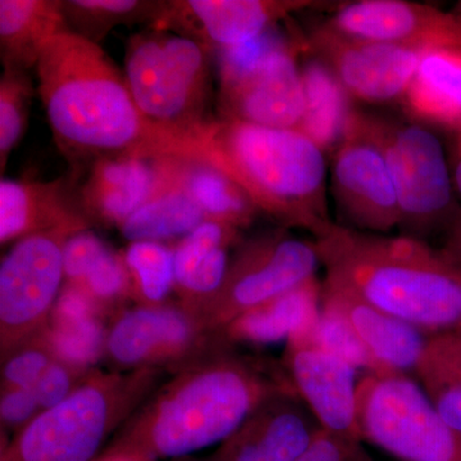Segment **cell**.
<instances>
[{
    "instance_id": "cell-1",
    "label": "cell",
    "mask_w": 461,
    "mask_h": 461,
    "mask_svg": "<svg viewBox=\"0 0 461 461\" xmlns=\"http://www.w3.org/2000/svg\"><path fill=\"white\" fill-rule=\"evenodd\" d=\"M54 141L74 169L108 157L209 160L198 142L160 130L141 113L124 75L100 45L71 32L47 45L36 65Z\"/></svg>"
},
{
    "instance_id": "cell-2",
    "label": "cell",
    "mask_w": 461,
    "mask_h": 461,
    "mask_svg": "<svg viewBox=\"0 0 461 461\" xmlns=\"http://www.w3.org/2000/svg\"><path fill=\"white\" fill-rule=\"evenodd\" d=\"M221 341L154 390L105 453L175 459L223 444L262 403L296 393L286 371Z\"/></svg>"
},
{
    "instance_id": "cell-3",
    "label": "cell",
    "mask_w": 461,
    "mask_h": 461,
    "mask_svg": "<svg viewBox=\"0 0 461 461\" xmlns=\"http://www.w3.org/2000/svg\"><path fill=\"white\" fill-rule=\"evenodd\" d=\"M327 286L350 294L429 336L461 324V269L411 236L335 223L314 240Z\"/></svg>"
},
{
    "instance_id": "cell-4",
    "label": "cell",
    "mask_w": 461,
    "mask_h": 461,
    "mask_svg": "<svg viewBox=\"0 0 461 461\" xmlns=\"http://www.w3.org/2000/svg\"><path fill=\"white\" fill-rule=\"evenodd\" d=\"M206 149L212 165L282 229L305 230L317 240L335 224L327 204L323 150L304 133L221 118Z\"/></svg>"
},
{
    "instance_id": "cell-5",
    "label": "cell",
    "mask_w": 461,
    "mask_h": 461,
    "mask_svg": "<svg viewBox=\"0 0 461 461\" xmlns=\"http://www.w3.org/2000/svg\"><path fill=\"white\" fill-rule=\"evenodd\" d=\"M160 369H93L62 402L45 409L2 445L0 461H94L105 439L156 390Z\"/></svg>"
},
{
    "instance_id": "cell-6",
    "label": "cell",
    "mask_w": 461,
    "mask_h": 461,
    "mask_svg": "<svg viewBox=\"0 0 461 461\" xmlns=\"http://www.w3.org/2000/svg\"><path fill=\"white\" fill-rule=\"evenodd\" d=\"M124 80L148 121L206 149L215 122L208 117L211 51L178 33L149 26L127 41Z\"/></svg>"
},
{
    "instance_id": "cell-7",
    "label": "cell",
    "mask_w": 461,
    "mask_h": 461,
    "mask_svg": "<svg viewBox=\"0 0 461 461\" xmlns=\"http://www.w3.org/2000/svg\"><path fill=\"white\" fill-rule=\"evenodd\" d=\"M357 421L363 442L397 460L461 461L460 433L406 373H366L357 381Z\"/></svg>"
},
{
    "instance_id": "cell-8",
    "label": "cell",
    "mask_w": 461,
    "mask_h": 461,
    "mask_svg": "<svg viewBox=\"0 0 461 461\" xmlns=\"http://www.w3.org/2000/svg\"><path fill=\"white\" fill-rule=\"evenodd\" d=\"M320 264L314 240L297 238L287 229L256 236L240 245L222 287L196 318L209 335H220L240 315L314 278Z\"/></svg>"
},
{
    "instance_id": "cell-9",
    "label": "cell",
    "mask_w": 461,
    "mask_h": 461,
    "mask_svg": "<svg viewBox=\"0 0 461 461\" xmlns=\"http://www.w3.org/2000/svg\"><path fill=\"white\" fill-rule=\"evenodd\" d=\"M359 120L386 159L399 198L402 235L423 240L451 217L454 204L441 142L415 124L364 113H359Z\"/></svg>"
},
{
    "instance_id": "cell-10",
    "label": "cell",
    "mask_w": 461,
    "mask_h": 461,
    "mask_svg": "<svg viewBox=\"0 0 461 461\" xmlns=\"http://www.w3.org/2000/svg\"><path fill=\"white\" fill-rule=\"evenodd\" d=\"M90 227L72 224L14 242L0 264V353L7 357L36 338L50 321L63 285V249Z\"/></svg>"
},
{
    "instance_id": "cell-11",
    "label": "cell",
    "mask_w": 461,
    "mask_h": 461,
    "mask_svg": "<svg viewBox=\"0 0 461 461\" xmlns=\"http://www.w3.org/2000/svg\"><path fill=\"white\" fill-rule=\"evenodd\" d=\"M220 342L181 304L136 305L113 318L105 336L104 357L122 372L165 366L181 369Z\"/></svg>"
},
{
    "instance_id": "cell-12",
    "label": "cell",
    "mask_w": 461,
    "mask_h": 461,
    "mask_svg": "<svg viewBox=\"0 0 461 461\" xmlns=\"http://www.w3.org/2000/svg\"><path fill=\"white\" fill-rule=\"evenodd\" d=\"M333 196L350 229L388 235L402 222L399 198L384 153L351 112L330 167Z\"/></svg>"
},
{
    "instance_id": "cell-13",
    "label": "cell",
    "mask_w": 461,
    "mask_h": 461,
    "mask_svg": "<svg viewBox=\"0 0 461 461\" xmlns=\"http://www.w3.org/2000/svg\"><path fill=\"white\" fill-rule=\"evenodd\" d=\"M313 324L287 339L285 371L321 429L362 441L357 421V368L314 339Z\"/></svg>"
},
{
    "instance_id": "cell-14",
    "label": "cell",
    "mask_w": 461,
    "mask_h": 461,
    "mask_svg": "<svg viewBox=\"0 0 461 461\" xmlns=\"http://www.w3.org/2000/svg\"><path fill=\"white\" fill-rule=\"evenodd\" d=\"M309 45L323 58L348 95L369 103L405 95L423 53L402 45L348 38L327 25L313 33Z\"/></svg>"
},
{
    "instance_id": "cell-15",
    "label": "cell",
    "mask_w": 461,
    "mask_h": 461,
    "mask_svg": "<svg viewBox=\"0 0 461 461\" xmlns=\"http://www.w3.org/2000/svg\"><path fill=\"white\" fill-rule=\"evenodd\" d=\"M187 158L108 157L78 173V208L87 222L122 226L175 177ZM75 172V171H74Z\"/></svg>"
},
{
    "instance_id": "cell-16",
    "label": "cell",
    "mask_w": 461,
    "mask_h": 461,
    "mask_svg": "<svg viewBox=\"0 0 461 461\" xmlns=\"http://www.w3.org/2000/svg\"><path fill=\"white\" fill-rule=\"evenodd\" d=\"M327 26L359 41L387 42L421 51L461 50V14L405 0L346 3Z\"/></svg>"
},
{
    "instance_id": "cell-17",
    "label": "cell",
    "mask_w": 461,
    "mask_h": 461,
    "mask_svg": "<svg viewBox=\"0 0 461 461\" xmlns=\"http://www.w3.org/2000/svg\"><path fill=\"white\" fill-rule=\"evenodd\" d=\"M303 45L297 39L291 41L248 75L221 84L223 120L297 130L305 112L302 69L296 63L297 51Z\"/></svg>"
},
{
    "instance_id": "cell-18",
    "label": "cell",
    "mask_w": 461,
    "mask_h": 461,
    "mask_svg": "<svg viewBox=\"0 0 461 461\" xmlns=\"http://www.w3.org/2000/svg\"><path fill=\"white\" fill-rule=\"evenodd\" d=\"M306 0H167L151 27L168 30L209 51L233 47L272 29L277 21L308 7Z\"/></svg>"
},
{
    "instance_id": "cell-19",
    "label": "cell",
    "mask_w": 461,
    "mask_h": 461,
    "mask_svg": "<svg viewBox=\"0 0 461 461\" xmlns=\"http://www.w3.org/2000/svg\"><path fill=\"white\" fill-rule=\"evenodd\" d=\"M321 430L296 393H281L251 412L213 455L221 461H297Z\"/></svg>"
},
{
    "instance_id": "cell-20",
    "label": "cell",
    "mask_w": 461,
    "mask_h": 461,
    "mask_svg": "<svg viewBox=\"0 0 461 461\" xmlns=\"http://www.w3.org/2000/svg\"><path fill=\"white\" fill-rule=\"evenodd\" d=\"M78 173L53 181H0V244H14L18 240L59 227H90L78 208Z\"/></svg>"
},
{
    "instance_id": "cell-21",
    "label": "cell",
    "mask_w": 461,
    "mask_h": 461,
    "mask_svg": "<svg viewBox=\"0 0 461 461\" xmlns=\"http://www.w3.org/2000/svg\"><path fill=\"white\" fill-rule=\"evenodd\" d=\"M321 306L348 324L377 364L379 372H415L429 339L420 330L324 284Z\"/></svg>"
},
{
    "instance_id": "cell-22",
    "label": "cell",
    "mask_w": 461,
    "mask_h": 461,
    "mask_svg": "<svg viewBox=\"0 0 461 461\" xmlns=\"http://www.w3.org/2000/svg\"><path fill=\"white\" fill-rule=\"evenodd\" d=\"M241 230L206 220L173 245L175 293L187 311L198 313L222 287L229 271L230 249Z\"/></svg>"
},
{
    "instance_id": "cell-23",
    "label": "cell",
    "mask_w": 461,
    "mask_h": 461,
    "mask_svg": "<svg viewBox=\"0 0 461 461\" xmlns=\"http://www.w3.org/2000/svg\"><path fill=\"white\" fill-rule=\"evenodd\" d=\"M323 285L317 277L257 306L215 336L229 345H267L287 339L313 324L321 312Z\"/></svg>"
},
{
    "instance_id": "cell-24",
    "label": "cell",
    "mask_w": 461,
    "mask_h": 461,
    "mask_svg": "<svg viewBox=\"0 0 461 461\" xmlns=\"http://www.w3.org/2000/svg\"><path fill=\"white\" fill-rule=\"evenodd\" d=\"M67 32L62 0H0L3 68H36L47 45Z\"/></svg>"
},
{
    "instance_id": "cell-25",
    "label": "cell",
    "mask_w": 461,
    "mask_h": 461,
    "mask_svg": "<svg viewBox=\"0 0 461 461\" xmlns=\"http://www.w3.org/2000/svg\"><path fill=\"white\" fill-rule=\"evenodd\" d=\"M403 100L420 120L461 129V50H424Z\"/></svg>"
},
{
    "instance_id": "cell-26",
    "label": "cell",
    "mask_w": 461,
    "mask_h": 461,
    "mask_svg": "<svg viewBox=\"0 0 461 461\" xmlns=\"http://www.w3.org/2000/svg\"><path fill=\"white\" fill-rule=\"evenodd\" d=\"M182 162L175 177L120 227L127 241H180L206 221L204 212L181 184Z\"/></svg>"
},
{
    "instance_id": "cell-27",
    "label": "cell",
    "mask_w": 461,
    "mask_h": 461,
    "mask_svg": "<svg viewBox=\"0 0 461 461\" xmlns=\"http://www.w3.org/2000/svg\"><path fill=\"white\" fill-rule=\"evenodd\" d=\"M305 112L297 131L321 150L335 147L344 136L351 114L348 93L323 60L313 59L302 68Z\"/></svg>"
},
{
    "instance_id": "cell-28",
    "label": "cell",
    "mask_w": 461,
    "mask_h": 461,
    "mask_svg": "<svg viewBox=\"0 0 461 461\" xmlns=\"http://www.w3.org/2000/svg\"><path fill=\"white\" fill-rule=\"evenodd\" d=\"M180 181L206 220L217 221L242 230L253 222L258 209L244 190L220 168L206 160L182 162Z\"/></svg>"
},
{
    "instance_id": "cell-29",
    "label": "cell",
    "mask_w": 461,
    "mask_h": 461,
    "mask_svg": "<svg viewBox=\"0 0 461 461\" xmlns=\"http://www.w3.org/2000/svg\"><path fill=\"white\" fill-rule=\"evenodd\" d=\"M167 0H62L69 32L100 45L118 26L147 23L162 17Z\"/></svg>"
},
{
    "instance_id": "cell-30",
    "label": "cell",
    "mask_w": 461,
    "mask_h": 461,
    "mask_svg": "<svg viewBox=\"0 0 461 461\" xmlns=\"http://www.w3.org/2000/svg\"><path fill=\"white\" fill-rule=\"evenodd\" d=\"M138 305L166 304L175 291V250L163 242H130L123 251Z\"/></svg>"
},
{
    "instance_id": "cell-31",
    "label": "cell",
    "mask_w": 461,
    "mask_h": 461,
    "mask_svg": "<svg viewBox=\"0 0 461 461\" xmlns=\"http://www.w3.org/2000/svg\"><path fill=\"white\" fill-rule=\"evenodd\" d=\"M35 93L27 71L3 68L0 77V172L25 135L30 104Z\"/></svg>"
},
{
    "instance_id": "cell-32",
    "label": "cell",
    "mask_w": 461,
    "mask_h": 461,
    "mask_svg": "<svg viewBox=\"0 0 461 461\" xmlns=\"http://www.w3.org/2000/svg\"><path fill=\"white\" fill-rule=\"evenodd\" d=\"M102 309L105 317H114L133 300L131 277L124 263L123 253L109 249L87 273L80 286Z\"/></svg>"
},
{
    "instance_id": "cell-33",
    "label": "cell",
    "mask_w": 461,
    "mask_h": 461,
    "mask_svg": "<svg viewBox=\"0 0 461 461\" xmlns=\"http://www.w3.org/2000/svg\"><path fill=\"white\" fill-rule=\"evenodd\" d=\"M312 332L323 348L350 363L354 368L379 372L377 364L373 362L371 355L360 344L353 330L348 329V324L332 312L321 306L320 315L314 321Z\"/></svg>"
},
{
    "instance_id": "cell-34",
    "label": "cell",
    "mask_w": 461,
    "mask_h": 461,
    "mask_svg": "<svg viewBox=\"0 0 461 461\" xmlns=\"http://www.w3.org/2000/svg\"><path fill=\"white\" fill-rule=\"evenodd\" d=\"M56 359L41 335L20 346L2 359V390L32 388Z\"/></svg>"
},
{
    "instance_id": "cell-35",
    "label": "cell",
    "mask_w": 461,
    "mask_h": 461,
    "mask_svg": "<svg viewBox=\"0 0 461 461\" xmlns=\"http://www.w3.org/2000/svg\"><path fill=\"white\" fill-rule=\"evenodd\" d=\"M287 39L281 33L268 32L220 50V75L221 84L232 83L242 76L257 68L267 57L271 56L273 51L280 50L288 44Z\"/></svg>"
},
{
    "instance_id": "cell-36",
    "label": "cell",
    "mask_w": 461,
    "mask_h": 461,
    "mask_svg": "<svg viewBox=\"0 0 461 461\" xmlns=\"http://www.w3.org/2000/svg\"><path fill=\"white\" fill-rule=\"evenodd\" d=\"M414 373L442 420L461 435V381L421 363Z\"/></svg>"
},
{
    "instance_id": "cell-37",
    "label": "cell",
    "mask_w": 461,
    "mask_h": 461,
    "mask_svg": "<svg viewBox=\"0 0 461 461\" xmlns=\"http://www.w3.org/2000/svg\"><path fill=\"white\" fill-rule=\"evenodd\" d=\"M107 244L89 230H80L69 236L63 249V268L65 284L80 286L87 273L98 262L105 251Z\"/></svg>"
},
{
    "instance_id": "cell-38",
    "label": "cell",
    "mask_w": 461,
    "mask_h": 461,
    "mask_svg": "<svg viewBox=\"0 0 461 461\" xmlns=\"http://www.w3.org/2000/svg\"><path fill=\"white\" fill-rule=\"evenodd\" d=\"M91 371L76 368L56 357L32 387L41 411L53 408L66 400Z\"/></svg>"
},
{
    "instance_id": "cell-39",
    "label": "cell",
    "mask_w": 461,
    "mask_h": 461,
    "mask_svg": "<svg viewBox=\"0 0 461 461\" xmlns=\"http://www.w3.org/2000/svg\"><path fill=\"white\" fill-rule=\"evenodd\" d=\"M297 461H372L363 441L321 429Z\"/></svg>"
},
{
    "instance_id": "cell-40",
    "label": "cell",
    "mask_w": 461,
    "mask_h": 461,
    "mask_svg": "<svg viewBox=\"0 0 461 461\" xmlns=\"http://www.w3.org/2000/svg\"><path fill=\"white\" fill-rule=\"evenodd\" d=\"M41 411L32 388H5L0 397L3 432L17 433Z\"/></svg>"
},
{
    "instance_id": "cell-41",
    "label": "cell",
    "mask_w": 461,
    "mask_h": 461,
    "mask_svg": "<svg viewBox=\"0 0 461 461\" xmlns=\"http://www.w3.org/2000/svg\"><path fill=\"white\" fill-rule=\"evenodd\" d=\"M424 354L461 378V324L456 329L429 336Z\"/></svg>"
},
{
    "instance_id": "cell-42",
    "label": "cell",
    "mask_w": 461,
    "mask_h": 461,
    "mask_svg": "<svg viewBox=\"0 0 461 461\" xmlns=\"http://www.w3.org/2000/svg\"><path fill=\"white\" fill-rule=\"evenodd\" d=\"M441 253L448 262L461 269V213L457 214L451 222Z\"/></svg>"
},
{
    "instance_id": "cell-43",
    "label": "cell",
    "mask_w": 461,
    "mask_h": 461,
    "mask_svg": "<svg viewBox=\"0 0 461 461\" xmlns=\"http://www.w3.org/2000/svg\"><path fill=\"white\" fill-rule=\"evenodd\" d=\"M94 461H147L140 457L132 456V455L120 453H103L98 459Z\"/></svg>"
},
{
    "instance_id": "cell-44",
    "label": "cell",
    "mask_w": 461,
    "mask_h": 461,
    "mask_svg": "<svg viewBox=\"0 0 461 461\" xmlns=\"http://www.w3.org/2000/svg\"><path fill=\"white\" fill-rule=\"evenodd\" d=\"M455 185H456V189L459 190L461 194V160L459 165H457L456 169H455V177H454Z\"/></svg>"
},
{
    "instance_id": "cell-45",
    "label": "cell",
    "mask_w": 461,
    "mask_h": 461,
    "mask_svg": "<svg viewBox=\"0 0 461 461\" xmlns=\"http://www.w3.org/2000/svg\"><path fill=\"white\" fill-rule=\"evenodd\" d=\"M205 461H221V460L215 459V457L212 456L211 459L205 460Z\"/></svg>"
},
{
    "instance_id": "cell-46",
    "label": "cell",
    "mask_w": 461,
    "mask_h": 461,
    "mask_svg": "<svg viewBox=\"0 0 461 461\" xmlns=\"http://www.w3.org/2000/svg\"><path fill=\"white\" fill-rule=\"evenodd\" d=\"M460 151H461V140H460Z\"/></svg>"
}]
</instances>
